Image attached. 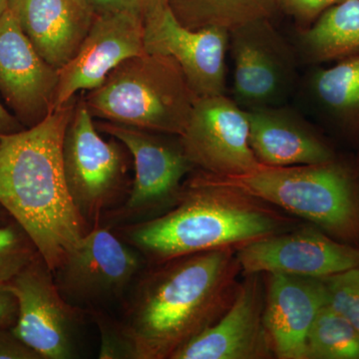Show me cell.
I'll list each match as a JSON object with an SVG mask.
<instances>
[{
  "mask_svg": "<svg viewBox=\"0 0 359 359\" xmlns=\"http://www.w3.org/2000/svg\"><path fill=\"white\" fill-rule=\"evenodd\" d=\"M18 318V302L6 285H0V328L13 327Z\"/></svg>",
  "mask_w": 359,
  "mask_h": 359,
  "instance_id": "cell-29",
  "label": "cell"
},
{
  "mask_svg": "<svg viewBox=\"0 0 359 359\" xmlns=\"http://www.w3.org/2000/svg\"><path fill=\"white\" fill-rule=\"evenodd\" d=\"M229 309L211 327L182 346L171 359H266L273 349L264 323L261 273H248Z\"/></svg>",
  "mask_w": 359,
  "mask_h": 359,
  "instance_id": "cell-16",
  "label": "cell"
},
{
  "mask_svg": "<svg viewBox=\"0 0 359 359\" xmlns=\"http://www.w3.org/2000/svg\"><path fill=\"white\" fill-rule=\"evenodd\" d=\"M328 304L359 332V268L323 278Z\"/></svg>",
  "mask_w": 359,
  "mask_h": 359,
  "instance_id": "cell-25",
  "label": "cell"
},
{
  "mask_svg": "<svg viewBox=\"0 0 359 359\" xmlns=\"http://www.w3.org/2000/svg\"><path fill=\"white\" fill-rule=\"evenodd\" d=\"M309 90L327 119L344 133L359 136V53L314 71Z\"/></svg>",
  "mask_w": 359,
  "mask_h": 359,
  "instance_id": "cell-20",
  "label": "cell"
},
{
  "mask_svg": "<svg viewBox=\"0 0 359 359\" xmlns=\"http://www.w3.org/2000/svg\"><path fill=\"white\" fill-rule=\"evenodd\" d=\"M247 115L250 148L264 166L320 164L337 156L327 140L283 105L249 110Z\"/></svg>",
  "mask_w": 359,
  "mask_h": 359,
  "instance_id": "cell-18",
  "label": "cell"
},
{
  "mask_svg": "<svg viewBox=\"0 0 359 359\" xmlns=\"http://www.w3.org/2000/svg\"><path fill=\"white\" fill-rule=\"evenodd\" d=\"M212 177L311 222L339 242L359 247V165L337 156L320 164L263 165L242 176Z\"/></svg>",
  "mask_w": 359,
  "mask_h": 359,
  "instance_id": "cell-4",
  "label": "cell"
},
{
  "mask_svg": "<svg viewBox=\"0 0 359 359\" xmlns=\"http://www.w3.org/2000/svg\"><path fill=\"white\" fill-rule=\"evenodd\" d=\"M287 223L262 201L198 170L184 182L171 209L113 229L151 264L207 250L238 249L280 233Z\"/></svg>",
  "mask_w": 359,
  "mask_h": 359,
  "instance_id": "cell-3",
  "label": "cell"
},
{
  "mask_svg": "<svg viewBox=\"0 0 359 359\" xmlns=\"http://www.w3.org/2000/svg\"><path fill=\"white\" fill-rule=\"evenodd\" d=\"M77 96L32 128L0 136V205L54 271L89 230L73 204L62 143Z\"/></svg>",
  "mask_w": 359,
  "mask_h": 359,
  "instance_id": "cell-2",
  "label": "cell"
},
{
  "mask_svg": "<svg viewBox=\"0 0 359 359\" xmlns=\"http://www.w3.org/2000/svg\"><path fill=\"white\" fill-rule=\"evenodd\" d=\"M344 1L346 0H276L278 8L308 25L313 23L330 7Z\"/></svg>",
  "mask_w": 359,
  "mask_h": 359,
  "instance_id": "cell-27",
  "label": "cell"
},
{
  "mask_svg": "<svg viewBox=\"0 0 359 359\" xmlns=\"http://www.w3.org/2000/svg\"><path fill=\"white\" fill-rule=\"evenodd\" d=\"M144 21L128 13L94 18L75 55L58 70L54 111L97 88L122 62L145 53Z\"/></svg>",
  "mask_w": 359,
  "mask_h": 359,
  "instance_id": "cell-15",
  "label": "cell"
},
{
  "mask_svg": "<svg viewBox=\"0 0 359 359\" xmlns=\"http://www.w3.org/2000/svg\"><path fill=\"white\" fill-rule=\"evenodd\" d=\"M9 9L39 55L58 70L75 55L95 18L82 0H11Z\"/></svg>",
  "mask_w": 359,
  "mask_h": 359,
  "instance_id": "cell-19",
  "label": "cell"
},
{
  "mask_svg": "<svg viewBox=\"0 0 359 359\" xmlns=\"http://www.w3.org/2000/svg\"><path fill=\"white\" fill-rule=\"evenodd\" d=\"M94 18L112 13H128L145 21L150 14L168 4V0H82Z\"/></svg>",
  "mask_w": 359,
  "mask_h": 359,
  "instance_id": "cell-26",
  "label": "cell"
},
{
  "mask_svg": "<svg viewBox=\"0 0 359 359\" xmlns=\"http://www.w3.org/2000/svg\"><path fill=\"white\" fill-rule=\"evenodd\" d=\"M0 359H41L11 327L0 328Z\"/></svg>",
  "mask_w": 359,
  "mask_h": 359,
  "instance_id": "cell-28",
  "label": "cell"
},
{
  "mask_svg": "<svg viewBox=\"0 0 359 359\" xmlns=\"http://www.w3.org/2000/svg\"><path fill=\"white\" fill-rule=\"evenodd\" d=\"M11 219L13 218H11V215H9L8 212L4 210V208L0 205V224L8 223Z\"/></svg>",
  "mask_w": 359,
  "mask_h": 359,
  "instance_id": "cell-31",
  "label": "cell"
},
{
  "mask_svg": "<svg viewBox=\"0 0 359 359\" xmlns=\"http://www.w3.org/2000/svg\"><path fill=\"white\" fill-rule=\"evenodd\" d=\"M242 273L325 278L359 268V247L344 244L318 226L276 233L237 249Z\"/></svg>",
  "mask_w": 359,
  "mask_h": 359,
  "instance_id": "cell-12",
  "label": "cell"
},
{
  "mask_svg": "<svg viewBox=\"0 0 359 359\" xmlns=\"http://www.w3.org/2000/svg\"><path fill=\"white\" fill-rule=\"evenodd\" d=\"M172 13L191 30L217 27L231 30L261 20H269L276 0H168Z\"/></svg>",
  "mask_w": 359,
  "mask_h": 359,
  "instance_id": "cell-22",
  "label": "cell"
},
{
  "mask_svg": "<svg viewBox=\"0 0 359 359\" xmlns=\"http://www.w3.org/2000/svg\"><path fill=\"white\" fill-rule=\"evenodd\" d=\"M179 138L195 169L212 176H242L263 166L250 148L247 111L224 94L196 98Z\"/></svg>",
  "mask_w": 359,
  "mask_h": 359,
  "instance_id": "cell-11",
  "label": "cell"
},
{
  "mask_svg": "<svg viewBox=\"0 0 359 359\" xmlns=\"http://www.w3.org/2000/svg\"><path fill=\"white\" fill-rule=\"evenodd\" d=\"M39 254L32 238L15 219L0 224V285L11 282Z\"/></svg>",
  "mask_w": 359,
  "mask_h": 359,
  "instance_id": "cell-24",
  "label": "cell"
},
{
  "mask_svg": "<svg viewBox=\"0 0 359 359\" xmlns=\"http://www.w3.org/2000/svg\"><path fill=\"white\" fill-rule=\"evenodd\" d=\"M306 359H359L358 330L328 302L309 330Z\"/></svg>",
  "mask_w": 359,
  "mask_h": 359,
  "instance_id": "cell-23",
  "label": "cell"
},
{
  "mask_svg": "<svg viewBox=\"0 0 359 359\" xmlns=\"http://www.w3.org/2000/svg\"><path fill=\"white\" fill-rule=\"evenodd\" d=\"M126 301L118 328L132 359H171L221 318L242 273L237 248L148 264Z\"/></svg>",
  "mask_w": 359,
  "mask_h": 359,
  "instance_id": "cell-1",
  "label": "cell"
},
{
  "mask_svg": "<svg viewBox=\"0 0 359 359\" xmlns=\"http://www.w3.org/2000/svg\"><path fill=\"white\" fill-rule=\"evenodd\" d=\"M82 97L95 120L176 136L197 98L174 59L147 52L125 60Z\"/></svg>",
  "mask_w": 359,
  "mask_h": 359,
  "instance_id": "cell-5",
  "label": "cell"
},
{
  "mask_svg": "<svg viewBox=\"0 0 359 359\" xmlns=\"http://www.w3.org/2000/svg\"><path fill=\"white\" fill-rule=\"evenodd\" d=\"M6 285L18 302L14 334L41 359L74 358L77 330L87 313L63 297L41 255Z\"/></svg>",
  "mask_w": 359,
  "mask_h": 359,
  "instance_id": "cell-9",
  "label": "cell"
},
{
  "mask_svg": "<svg viewBox=\"0 0 359 359\" xmlns=\"http://www.w3.org/2000/svg\"><path fill=\"white\" fill-rule=\"evenodd\" d=\"M105 140L83 97H77L62 143V164L71 200L89 228L126 199L130 154L113 137Z\"/></svg>",
  "mask_w": 359,
  "mask_h": 359,
  "instance_id": "cell-6",
  "label": "cell"
},
{
  "mask_svg": "<svg viewBox=\"0 0 359 359\" xmlns=\"http://www.w3.org/2000/svg\"><path fill=\"white\" fill-rule=\"evenodd\" d=\"M264 323L273 356L306 359L309 330L328 302L323 278L266 273Z\"/></svg>",
  "mask_w": 359,
  "mask_h": 359,
  "instance_id": "cell-17",
  "label": "cell"
},
{
  "mask_svg": "<svg viewBox=\"0 0 359 359\" xmlns=\"http://www.w3.org/2000/svg\"><path fill=\"white\" fill-rule=\"evenodd\" d=\"M309 62L339 61L359 53V0H346L330 7L299 37Z\"/></svg>",
  "mask_w": 359,
  "mask_h": 359,
  "instance_id": "cell-21",
  "label": "cell"
},
{
  "mask_svg": "<svg viewBox=\"0 0 359 359\" xmlns=\"http://www.w3.org/2000/svg\"><path fill=\"white\" fill-rule=\"evenodd\" d=\"M97 128L121 142L133 160L135 175L126 199L106 212L103 224L115 228L159 216L179 199L184 179L195 167L176 135L99 121Z\"/></svg>",
  "mask_w": 359,
  "mask_h": 359,
  "instance_id": "cell-8",
  "label": "cell"
},
{
  "mask_svg": "<svg viewBox=\"0 0 359 359\" xmlns=\"http://www.w3.org/2000/svg\"><path fill=\"white\" fill-rule=\"evenodd\" d=\"M229 41L228 30H191L182 25L169 4L144 21L145 51L174 59L197 98L224 95L226 92Z\"/></svg>",
  "mask_w": 359,
  "mask_h": 359,
  "instance_id": "cell-13",
  "label": "cell"
},
{
  "mask_svg": "<svg viewBox=\"0 0 359 359\" xmlns=\"http://www.w3.org/2000/svg\"><path fill=\"white\" fill-rule=\"evenodd\" d=\"M233 60V99L245 111L283 106L297 78L294 52L269 20L230 32Z\"/></svg>",
  "mask_w": 359,
  "mask_h": 359,
  "instance_id": "cell-10",
  "label": "cell"
},
{
  "mask_svg": "<svg viewBox=\"0 0 359 359\" xmlns=\"http://www.w3.org/2000/svg\"><path fill=\"white\" fill-rule=\"evenodd\" d=\"M147 264L112 226L98 221L52 271L66 301L88 313L123 306Z\"/></svg>",
  "mask_w": 359,
  "mask_h": 359,
  "instance_id": "cell-7",
  "label": "cell"
},
{
  "mask_svg": "<svg viewBox=\"0 0 359 359\" xmlns=\"http://www.w3.org/2000/svg\"><path fill=\"white\" fill-rule=\"evenodd\" d=\"M9 4H11V0H0V20H1L4 13L8 11Z\"/></svg>",
  "mask_w": 359,
  "mask_h": 359,
  "instance_id": "cell-32",
  "label": "cell"
},
{
  "mask_svg": "<svg viewBox=\"0 0 359 359\" xmlns=\"http://www.w3.org/2000/svg\"><path fill=\"white\" fill-rule=\"evenodd\" d=\"M58 79L8 8L0 20V97L25 128L53 112Z\"/></svg>",
  "mask_w": 359,
  "mask_h": 359,
  "instance_id": "cell-14",
  "label": "cell"
},
{
  "mask_svg": "<svg viewBox=\"0 0 359 359\" xmlns=\"http://www.w3.org/2000/svg\"><path fill=\"white\" fill-rule=\"evenodd\" d=\"M23 129H25V127L0 101V136L15 133Z\"/></svg>",
  "mask_w": 359,
  "mask_h": 359,
  "instance_id": "cell-30",
  "label": "cell"
}]
</instances>
